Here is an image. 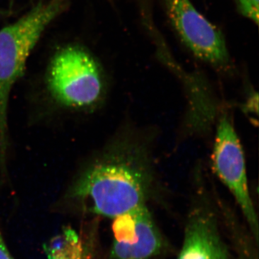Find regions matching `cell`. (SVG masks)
Masks as SVG:
<instances>
[{
  "mask_svg": "<svg viewBox=\"0 0 259 259\" xmlns=\"http://www.w3.org/2000/svg\"><path fill=\"white\" fill-rule=\"evenodd\" d=\"M158 181L150 139L127 129L108 153L83 174L72 190L94 212L115 218L146 204Z\"/></svg>",
  "mask_w": 259,
  "mask_h": 259,
  "instance_id": "6da1fadb",
  "label": "cell"
},
{
  "mask_svg": "<svg viewBox=\"0 0 259 259\" xmlns=\"http://www.w3.org/2000/svg\"><path fill=\"white\" fill-rule=\"evenodd\" d=\"M69 0L39 3L15 23L0 30V163L8 148L10 91L23 75L29 56L47 27L64 11Z\"/></svg>",
  "mask_w": 259,
  "mask_h": 259,
  "instance_id": "7a4b0ae2",
  "label": "cell"
},
{
  "mask_svg": "<svg viewBox=\"0 0 259 259\" xmlns=\"http://www.w3.org/2000/svg\"><path fill=\"white\" fill-rule=\"evenodd\" d=\"M48 85L53 96L63 105L87 107L95 105L102 97L104 79L100 65L90 53L69 46L53 58Z\"/></svg>",
  "mask_w": 259,
  "mask_h": 259,
  "instance_id": "3957f363",
  "label": "cell"
},
{
  "mask_svg": "<svg viewBox=\"0 0 259 259\" xmlns=\"http://www.w3.org/2000/svg\"><path fill=\"white\" fill-rule=\"evenodd\" d=\"M162 4L174 32L194 57L218 71H232L233 61L222 30L191 0H162Z\"/></svg>",
  "mask_w": 259,
  "mask_h": 259,
  "instance_id": "277c9868",
  "label": "cell"
},
{
  "mask_svg": "<svg viewBox=\"0 0 259 259\" xmlns=\"http://www.w3.org/2000/svg\"><path fill=\"white\" fill-rule=\"evenodd\" d=\"M213 169L233 194L255 241H258V221L250 197L244 152L229 117L220 118L212 156Z\"/></svg>",
  "mask_w": 259,
  "mask_h": 259,
  "instance_id": "5b68a950",
  "label": "cell"
},
{
  "mask_svg": "<svg viewBox=\"0 0 259 259\" xmlns=\"http://www.w3.org/2000/svg\"><path fill=\"white\" fill-rule=\"evenodd\" d=\"M199 185L177 259H231L220 235L215 214L202 181H199Z\"/></svg>",
  "mask_w": 259,
  "mask_h": 259,
  "instance_id": "8992f818",
  "label": "cell"
},
{
  "mask_svg": "<svg viewBox=\"0 0 259 259\" xmlns=\"http://www.w3.org/2000/svg\"><path fill=\"white\" fill-rule=\"evenodd\" d=\"M137 231L129 243L113 241L112 259H151L160 254L164 248V239L147 205L136 208Z\"/></svg>",
  "mask_w": 259,
  "mask_h": 259,
  "instance_id": "52a82bcc",
  "label": "cell"
},
{
  "mask_svg": "<svg viewBox=\"0 0 259 259\" xmlns=\"http://www.w3.org/2000/svg\"><path fill=\"white\" fill-rule=\"evenodd\" d=\"M83 246L84 242L81 241L76 232L66 228L47 242L44 250L49 259H79Z\"/></svg>",
  "mask_w": 259,
  "mask_h": 259,
  "instance_id": "ba28073f",
  "label": "cell"
},
{
  "mask_svg": "<svg viewBox=\"0 0 259 259\" xmlns=\"http://www.w3.org/2000/svg\"><path fill=\"white\" fill-rule=\"evenodd\" d=\"M237 12L243 18L258 25L259 0H233Z\"/></svg>",
  "mask_w": 259,
  "mask_h": 259,
  "instance_id": "9c48e42d",
  "label": "cell"
},
{
  "mask_svg": "<svg viewBox=\"0 0 259 259\" xmlns=\"http://www.w3.org/2000/svg\"><path fill=\"white\" fill-rule=\"evenodd\" d=\"M93 242H84L82 255L79 259H95Z\"/></svg>",
  "mask_w": 259,
  "mask_h": 259,
  "instance_id": "30bf717a",
  "label": "cell"
},
{
  "mask_svg": "<svg viewBox=\"0 0 259 259\" xmlns=\"http://www.w3.org/2000/svg\"><path fill=\"white\" fill-rule=\"evenodd\" d=\"M0 259H14L5 244L1 232H0Z\"/></svg>",
  "mask_w": 259,
  "mask_h": 259,
  "instance_id": "8fae6325",
  "label": "cell"
}]
</instances>
